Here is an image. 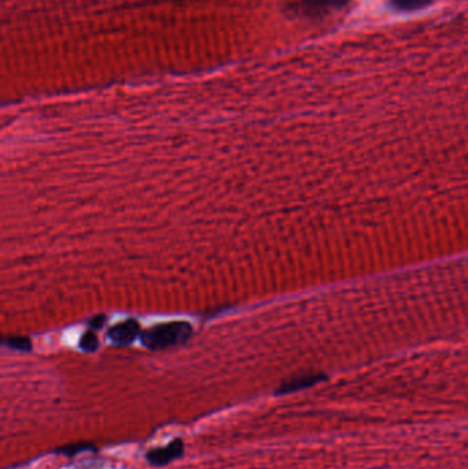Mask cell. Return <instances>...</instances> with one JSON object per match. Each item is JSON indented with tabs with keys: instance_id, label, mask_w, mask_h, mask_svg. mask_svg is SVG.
<instances>
[{
	"instance_id": "2",
	"label": "cell",
	"mask_w": 468,
	"mask_h": 469,
	"mask_svg": "<svg viewBox=\"0 0 468 469\" xmlns=\"http://www.w3.org/2000/svg\"><path fill=\"white\" fill-rule=\"evenodd\" d=\"M350 0H296L289 8L304 17H323L330 13L345 8Z\"/></svg>"
},
{
	"instance_id": "6",
	"label": "cell",
	"mask_w": 468,
	"mask_h": 469,
	"mask_svg": "<svg viewBox=\"0 0 468 469\" xmlns=\"http://www.w3.org/2000/svg\"><path fill=\"white\" fill-rule=\"evenodd\" d=\"M434 0H390V6L398 11H417L430 6Z\"/></svg>"
},
{
	"instance_id": "9",
	"label": "cell",
	"mask_w": 468,
	"mask_h": 469,
	"mask_svg": "<svg viewBox=\"0 0 468 469\" xmlns=\"http://www.w3.org/2000/svg\"><path fill=\"white\" fill-rule=\"evenodd\" d=\"M91 447V445L88 443H73V445H67V446H63L60 449L56 450V453H60V454H65V456H76L81 452H86Z\"/></svg>"
},
{
	"instance_id": "1",
	"label": "cell",
	"mask_w": 468,
	"mask_h": 469,
	"mask_svg": "<svg viewBox=\"0 0 468 469\" xmlns=\"http://www.w3.org/2000/svg\"><path fill=\"white\" fill-rule=\"evenodd\" d=\"M193 335V327L186 321L158 324L142 335V342L152 350H162L184 343Z\"/></svg>"
},
{
	"instance_id": "4",
	"label": "cell",
	"mask_w": 468,
	"mask_h": 469,
	"mask_svg": "<svg viewBox=\"0 0 468 469\" xmlns=\"http://www.w3.org/2000/svg\"><path fill=\"white\" fill-rule=\"evenodd\" d=\"M140 334V325L136 320H127L124 322L115 324L108 331V338L115 345H129Z\"/></svg>"
},
{
	"instance_id": "3",
	"label": "cell",
	"mask_w": 468,
	"mask_h": 469,
	"mask_svg": "<svg viewBox=\"0 0 468 469\" xmlns=\"http://www.w3.org/2000/svg\"><path fill=\"white\" fill-rule=\"evenodd\" d=\"M183 453H184V442L181 439H175L166 447L149 450L146 453V460L154 467H163L180 459Z\"/></svg>"
},
{
	"instance_id": "7",
	"label": "cell",
	"mask_w": 468,
	"mask_h": 469,
	"mask_svg": "<svg viewBox=\"0 0 468 469\" xmlns=\"http://www.w3.org/2000/svg\"><path fill=\"white\" fill-rule=\"evenodd\" d=\"M3 345L18 350V352H31L32 350V343L28 338L25 336H11L3 340Z\"/></svg>"
},
{
	"instance_id": "8",
	"label": "cell",
	"mask_w": 468,
	"mask_h": 469,
	"mask_svg": "<svg viewBox=\"0 0 468 469\" xmlns=\"http://www.w3.org/2000/svg\"><path fill=\"white\" fill-rule=\"evenodd\" d=\"M80 347L87 353L97 352L99 347V340H98L97 334H94L92 331H87L80 339Z\"/></svg>"
},
{
	"instance_id": "10",
	"label": "cell",
	"mask_w": 468,
	"mask_h": 469,
	"mask_svg": "<svg viewBox=\"0 0 468 469\" xmlns=\"http://www.w3.org/2000/svg\"><path fill=\"white\" fill-rule=\"evenodd\" d=\"M104 322H106V315H104V314H98V315H95L94 318L90 320V325H91L92 328H95V329L102 328L104 325Z\"/></svg>"
},
{
	"instance_id": "5",
	"label": "cell",
	"mask_w": 468,
	"mask_h": 469,
	"mask_svg": "<svg viewBox=\"0 0 468 469\" xmlns=\"http://www.w3.org/2000/svg\"><path fill=\"white\" fill-rule=\"evenodd\" d=\"M324 376L323 375H304V376H298L294 377L286 383H283L277 390H276V395H283V394H290L307 387H311L313 384L318 383Z\"/></svg>"
}]
</instances>
